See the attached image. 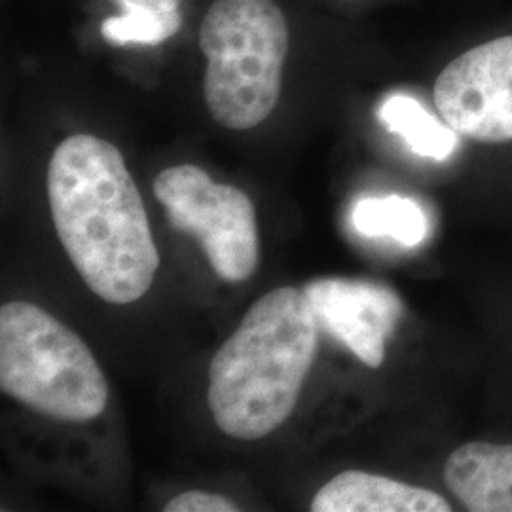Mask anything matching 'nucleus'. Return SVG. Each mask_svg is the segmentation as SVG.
<instances>
[{
  "label": "nucleus",
  "mask_w": 512,
  "mask_h": 512,
  "mask_svg": "<svg viewBox=\"0 0 512 512\" xmlns=\"http://www.w3.org/2000/svg\"><path fill=\"white\" fill-rule=\"evenodd\" d=\"M203 95L213 120L256 128L274 112L289 54V25L274 0H215L203 18Z\"/></svg>",
  "instance_id": "nucleus-3"
},
{
  "label": "nucleus",
  "mask_w": 512,
  "mask_h": 512,
  "mask_svg": "<svg viewBox=\"0 0 512 512\" xmlns=\"http://www.w3.org/2000/svg\"><path fill=\"white\" fill-rule=\"evenodd\" d=\"M55 232L86 285L124 306L150 291L160 268L141 192L109 141L78 133L48 167Z\"/></svg>",
  "instance_id": "nucleus-1"
},
{
  "label": "nucleus",
  "mask_w": 512,
  "mask_h": 512,
  "mask_svg": "<svg viewBox=\"0 0 512 512\" xmlns=\"http://www.w3.org/2000/svg\"><path fill=\"white\" fill-rule=\"evenodd\" d=\"M165 512H238L239 507L228 497L209 492H184L173 497Z\"/></svg>",
  "instance_id": "nucleus-13"
},
{
  "label": "nucleus",
  "mask_w": 512,
  "mask_h": 512,
  "mask_svg": "<svg viewBox=\"0 0 512 512\" xmlns=\"http://www.w3.org/2000/svg\"><path fill=\"white\" fill-rule=\"evenodd\" d=\"M444 482L473 512H512V444L469 442L446 459Z\"/></svg>",
  "instance_id": "nucleus-8"
},
{
  "label": "nucleus",
  "mask_w": 512,
  "mask_h": 512,
  "mask_svg": "<svg viewBox=\"0 0 512 512\" xmlns=\"http://www.w3.org/2000/svg\"><path fill=\"white\" fill-rule=\"evenodd\" d=\"M351 222L366 238H393L406 247L420 245L429 230L420 203L403 196L359 200L353 205Z\"/></svg>",
  "instance_id": "nucleus-11"
},
{
  "label": "nucleus",
  "mask_w": 512,
  "mask_h": 512,
  "mask_svg": "<svg viewBox=\"0 0 512 512\" xmlns=\"http://www.w3.org/2000/svg\"><path fill=\"white\" fill-rule=\"evenodd\" d=\"M129 16H173L179 14L181 0H116Z\"/></svg>",
  "instance_id": "nucleus-14"
},
{
  "label": "nucleus",
  "mask_w": 512,
  "mask_h": 512,
  "mask_svg": "<svg viewBox=\"0 0 512 512\" xmlns=\"http://www.w3.org/2000/svg\"><path fill=\"white\" fill-rule=\"evenodd\" d=\"M317 323L366 366L384 363L385 342L403 317V302L391 289L348 279L306 285Z\"/></svg>",
  "instance_id": "nucleus-7"
},
{
  "label": "nucleus",
  "mask_w": 512,
  "mask_h": 512,
  "mask_svg": "<svg viewBox=\"0 0 512 512\" xmlns=\"http://www.w3.org/2000/svg\"><path fill=\"white\" fill-rule=\"evenodd\" d=\"M378 116L385 128L401 135L408 148L421 158L442 162L458 147V133L410 95L395 93L387 97Z\"/></svg>",
  "instance_id": "nucleus-10"
},
{
  "label": "nucleus",
  "mask_w": 512,
  "mask_h": 512,
  "mask_svg": "<svg viewBox=\"0 0 512 512\" xmlns=\"http://www.w3.org/2000/svg\"><path fill=\"white\" fill-rule=\"evenodd\" d=\"M183 25V16H129L120 14L116 18H109L101 25L103 38L114 46H128V44H143L154 46L167 38L179 33Z\"/></svg>",
  "instance_id": "nucleus-12"
},
{
  "label": "nucleus",
  "mask_w": 512,
  "mask_h": 512,
  "mask_svg": "<svg viewBox=\"0 0 512 512\" xmlns=\"http://www.w3.org/2000/svg\"><path fill=\"white\" fill-rule=\"evenodd\" d=\"M0 387L61 421L95 420L109 403L107 378L84 340L29 302L0 308Z\"/></svg>",
  "instance_id": "nucleus-4"
},
{
  "label": "nucleus",
  "mask_w": 512,
  "mask_h": 512,
  "mask_svg": "<svg viewBox=\"0 0 512 512\" xmlns=\"http://www.w3.org/2000/svg\"><path fill=\"white\" fill-rule=\"evenodd\" d=\"M317 317L306 291L264 294L209 366L207 403L220 431L258 440L293 414L317 353Z\"/></svg>",
  "instance_id": "nucleus-2"
},
{
  "label": "nucleus",
  "mask_w": 512,
  "mask_h": 512,
  "mask_svg": "<svg viewBox=\"0 0 512 512\" xmlns=\"http://www.w3.org/2000/svg\"><path fill=\"white\" fill-rule=\"evenodd\" d=\"M435 107L461 137L512 141V35L450 61L435 82Z\"/></svg>",
  "instance_id": "nucleus-6"
},
{
  "label": "nucleus",
  "mask_w": 512,
  "mask_h": 512,
  "mask_svg": "<svg viewBox=\"0 0 512 512\" xmlns=\"http://www.w3.org/2000/svg\"><path fill=\"white\" fill-rule=\"evenodd\" d=\"M154 196L175 230L202 243L220 279L238 283L255 274L260 251L255 205L243 190L215 183L198 165L183 164L156 177Z\"/></svg>",
  "instance_id": "nucleus-5"
},
{
  "label": "nucleus",
  "mask_w": 512,
  "mask_h": 512,
  "mask_svg": "<svg viewBox=\"0 0 512 512\" xmlns=\"http://www.w3.org/2000/svg\"><path fill=\"white\" fill-rule=\"evenodd\" d=\"M313 512H448L450 503L431 490L385 476L346 471L334 476L311 501Z\"/></svg>",
  "instance_id": "nucleus-9"
}]
</instances>
